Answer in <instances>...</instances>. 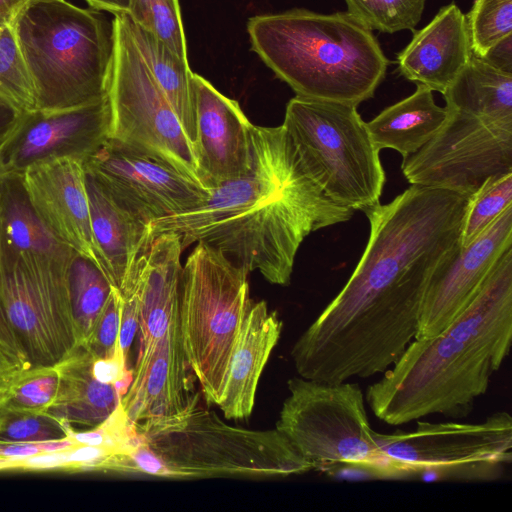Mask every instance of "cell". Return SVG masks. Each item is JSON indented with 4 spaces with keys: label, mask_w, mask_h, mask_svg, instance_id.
Segmentation results:
<instances>
[{
    "label": "cell",
    "mask_w": 512,
    "mask_h": 512,
    "mask_svg": "<svg viewBox=\"0 0 512 512\" xmlns=\"http://www.w3.org/2000/svg\"><path fill=\"white\" fill-rule=\"evenodd\" d=\"M371 435L387 460L386 474L458 469L490 479L512 461V417L506 411L478 423L417 421L413 430Z\"/></svg>",
    "instance_id": "7c38bea8"
},
{
    "label": "cell",
    "mask_w": 512,
    "mask_h": 512,
    "mask_svg": "<svg viewBox=\"0 0 512 512\" xmlns=\"http://www.w3.org/2000/svg\"><path fill=\"white\" fill-rule=\"evenodd\" d=\"M510 205L512 172L487 179L469 198L462 223L460 245H469Z\"/></svg>",
    "instance_id": "f546056e"
},
{
    "label": "cell",
    "mask_w": 512,
    "mask_h": 512,
    "mask_svg": "<svg viewBox=\"0 0 512 512\" xmlns=\"http://www.w3.org/2000/svg\"><path fill=\"white\" fill-rule=\"evenodd\" d=\"M472 56L466 15L454 3L442 7L398 54L400 73L442 94Z\"/></svg>",
    "instance_id": "ffe728a7"
},
{
    "label": "cell",
    "mask_w": 512,
    "mask_h": 512,
    "mask_svg": "<svg viewBox=\"0 0 512 512\" xmlns=\"http://www.w3.org/2000/svg\"><path fill=\"white\" fill-rule=\"evenodd\" d=\"M347 12L370 30L396 33L414 30L426 0H345Z\"/></svg>",
    "instance_id": "1f68e13d"
},
{
    "label": "cell",
    "mask_w": 512,
    "mask_h": 512,
    "mask_svg": "<svg viewBox=\"0 0 512 512\" xmlns=\"http://www.w3.org/2000/svg\"><path fill=\"white\" fill-rule=\"evenodd\" d=\"M86 190L92 234L103 270L119 291L137 258L150 245V225L117 203L88 174Z\"/></svg>",
    "instance_id": "7402d4cb"
},
{
    "label": "cell",
    "mask_w": 512,
    "mask_h": 512,
    "mask_svg": "<svg viewBox=\"0 0 512 512\" xmlns=\"http://www.w3.org/2000/svg\"><path fill=\"white\" fill-rule=\"evenodd\" d=\"M83 167L117 203L149 225L196 208L211 193L170 164L112 139Z\"/></svg>",
    "instance_id": "5bb4252c"
},
{
    "label": "cell",
    "mask_w": 512,
    "mask_h": 512,
    "mask_svg": "<svg viewBox=\"0 0 512 512\" xmlns=\"http://www.w3.org/2000/svg\"><path fill=\"white\" fill-rule=\"evenodd\" d=\"M12 27L37 109L63 110L107 95L114 36L101 11L68 0H28Z\"/></svg>",
    "instance_id": "5b68a950"
},
{
    "label": "cell",
    "mask_w": 512,
    "mask_h": 512,
    "mask_svg": "<svg viewBox=\"0 0 512 512\" xmlns=\"http://www.w3.org/2000/svg\"><path fill=\"white\" fill-rule=\"evenodd\" d=\"M130 28L151 74L167 98L194 148L196 114L192 88L193 72L188 61L181 59L165 43L149 31L137 26L131 19Z\"/></svg>",
    "instance_id": "4316f807"
},
{
    "label": "cell",
    "mask_w": 512,
    "mask_h": 512,
    "mask_svg": "<svg viewBox=\"0 0 512 512\" xmlns=\"http://www.w3.org/2000/svg\"><path fill=\"white\" fill-rule=\"evenodd\" d=\"M2 277L3 266L0 248V351L17 369L27 374L32 371L31 366L4 310L2 300Z\"/></svg>",
    "instance_id": "8d00e7d4"
},
{
    "label": "cell",
    "mask_w": 512,
    "mask_h": 512,
    "mask_svg": "<svg viewBox=\"0 0 512 512\" xmlns=\"http://www.w3.org/2000/svg\"><path fill=\"white\" fill-rule=\"evenodd\" d=\"M28 0H0V16L13 20Z\"/></svg>",
    "instance_id": "7bdbcfd3"
},
{
    "label": "cell",
    "mask_w": 512,
    "mask_h": 512,
    "mask_svg": "<svg viewBox=\"0 0 512 512\" xmlns=\"http://www.w3.org/2000/svg\"><path fill=\"white\" fill-rule=\"evenodd\" d=\"M24 375L0 351V400Z\"/></svg>",
    "instance_id": "ab89813d"
},
{
    "label": "cell",
    "mask_w": 512,
    "mask_h": 512,
    "mask_svg": "<svg viewBox=\"0 0 512 512\" xmlns=\"http://www.w3.org/2000/svg\"><path fill=\"white\" fill-rule=\"evenodd\" d=\"M482 59L495 68L512 74V35L493 46Z\"/></svg>",
    "instance_id": "f35d334b"
},
{
    "label": "cell",
    "mask_w": 512,
    "mask_h": 512,
    "mask_svg": "<svg viewBox=\"0 0 512 512\" xmlns=\"http://www.w3.org/2000/svg\"><path fill=\"white\" fill-rule=\"evenodd\" d=\"M432 92L418 84L413 94L385 108L366 123L377 150L390 148L405 158L431 140L448 115L446 107L435 103Z\"/></svg>",
    "instance_id": "d4e9b609"
},
{
    "label": "cell",
    "mask_w": 512,
    "mask_h": 512,
    "mask_svg": "<svg viewBox=\"0 0 512 512\" xmlns=\"http://www.w3.org/2000/svg\"><path fill=\"white\" fill-rule=\"evenodd\" d=\"M109 128L107 95L68 109L22 112L0 145V176L57 158L84 161L109 139Z\"/></svg>",
    "instance_id": "9a60e30c"
},
{
    "label": "cell",
    "mask_w": 512,
    "mask_h": 512,
    "mask_svg": "<svg viewBox=\"0 0 512 512\" xmlns=\"http://www.w3.org/2000/svg\"><path fill=\"white\" fill-rule=\"evenodd\" d=\"M466 19L472 53L482 58L512 35V0H475Z\"/></svg>",
    "instance_id": "d6a6232c"
},
{
    "label": "cell",
    "mask_w": 512,
    "mask_h": 512,
    "mask_svg": "<svg viewBox=\"0 0 512 512\" xmlns=\"http://www.w3.org/2000/svg\"><path fill=\"white\" fill-rule=\"evenodd\" d=\"M0 100L19 113L37 109L36 96L12 27L0 16Z\"/></svg>",
    "instance_id": "f1b7e54d"
},
{
    "label": "cell",
    "mask_w": 512,
    "mask_h": 512,
    "mask_svg": "<svg viewBox=\"0 0 512 512\" xmlns=\"http://www.w3.org/2000/svg\"><path fill=\"white\" fill-rule=\"evenodd\" d=\"M94 357L81 347L67 361L57 366L59 388L53 402L41 413L69 425L95 427L121 403L112 384L96 380L91 372Z\"/></svg>",
    "instance_id": "cb8c5ba5"
},
{
    "label": "cell",
    "mask_w": 512,
    "mask_h": 512,
    "mask_svg": "<svg viewBox=\"0 0 512 512\" xmlns=\"http://www.w3.org/2000/svg\"><path fill=\"white\" fill-rule=\"evenodd\" d=\"M139 439L158 458V477H286L313 470L276 428L250 430L225 423L199 405L136 424Z\"/></svg>",
    "instance_id": "8992f818"
},
{
    "label": "cell",
    "mask_w": 512,
    "mask_h": 512,
    "mask_svg": "<svg viewBox=\"0 0 512 512\" xmlns=\"http://www.w3.org/2000/svg\"><path fill=\"white\" fill-rule=\"evenodd\" d=\"M20 175L34 209L53 236L104 272L92 234L83 161L57 158Z\"/></svg>",
    "instance_id": "e0dca14e"
},
{
    "label": "cell",
    "mask_w": 512,
    "mask_h": 512,
    "mask_svg": "<svg viewBox=\"0 0 512 512\" xmlns=\"http://www.w3.org/2000/svg\"><path fill=\"white\" fill-rule=\"evenodd\" d=\"M69 294L82 347L113 289L105 273L90 259L75 254L68 267Z\"/></svg>",
    "instance_id": "83f0119b"
},
{
    "label": "cell",
    "mask_w": 512,
    "mask_h": 512,
    "mask_svg": "<svg viewBox=\"0 0 512 512\" xmlns=\"http://www.w3.org/2000/svg\"><path fill=\"white\" fill-rule=\"evenodd\" d=\"M121 307L122 297L113 287L90 337L83 346L94 358H107L114 354L119 336Z\"/></svg>",
    "instance_id": "d590c367"
},
{
    "label": "cell",
    "mask_w": 512,
    "mask_h": 512,
    "mask_svg": "<svg viewBox=\"0 0 512 512\" xmlns=\"http://www.w3.org/2000/svg\"><path fill=\"white\" fill-rule=\"evenodd\" d=\"M139 290L126 296H121L122 307L118 345L127 362L131 344L139 327Z\"/></svg>",
    "instance_id": "74e56055"
},
{
    "label": "cell",
    "mask_w": 512,
    "mask_h": 512,
    "mask_svg": "<svg viewBox=\"0 0 512 512\" xmlns=\"http://www.w3.org/2000/svg\"><path fill=\"white\" fill-rule=\"evenodd\" d=\"M470 196L411 185L366 212L370 235L349 280L299 336V376L327 383L388 370L415 338L436 270L460 247Z\"/></svg>",
    "instance_id": "6da1fadb"
},
{
    "label": "cell",
    "mask_w": 512,
    "mask_h": 512,
    "mask_svg": "<svg viewBox=\"0 0 512 512\" xmlns=\"http://www.w3.org/2000/svg\"><path fill=\"white\" fill-rule=\"evenodd\" d=\"M71 430L41 413L0 411V443L44 442L68 437Z\"/></svg>",
    "instance_id": "e575fe53"
},
{
    "label": "cell",
    "mask_w": 512,
    "mask_h": 512,
    "mask_svg": "<svg viewBox=\"0 0 512 512\" xmlns=\"http://www.w3.org/2000/svg\"><path fill=\"white\" fill-rule=\"evenodd\" d=\"M7 319L32 371L53 369L81 347L68 284L69 264L33 255L2 259Z\"/></svg>",
    "instance_id": "8fae6325"
},
{
    "label": "cell",
    "mask_w": 512,
    "mask_h": 512,
    "mask_svg": "<svg viewBox=\"0 0 512 512\" xmlns=\"http://www.w3.org/2000/svg\"><path fill=\"white\" fill-rule=\"evenodd\" d=\"M126 13L137 26L152 33L181 59L188 61L178 0H129Z\"/></svg>",
    "instance_id": "4dcf8cb0"
},
{
    "label": "cell",
    "mask_w": 512,
    "mask_h": 512,
    "mask_svg": "<svg viewBox=\"0 0 512 512\" xmlns=\"http://www.w3.org/2000/svg\"><path fill=\"white\" fill-rule=\"evenodd\" d=\"M0 248L2 259L33 255L63 264H70L77 254L42 222L20 174L0 176Z\"/></svg>",
    "instance_id": "603a6c76"
},
{
    "label": "cell",
    "mask_w": 512,
    "mask_h": 512,
    "mask_svg": "<svg viewBox=\"0 0 512 512\" xmlns=\"http://www.w3.org/2000/svg\"><path fill=\"white\" fill-rule=\"evenodd\" d=\"M282 125L333 201L363 212L380 203L386 176L357 106L296 96Z\"/></svg>",
    "instance_id": "ba28073f"
},
{
    "label": "cell",
    "mask_w": 512,
    "mask_h": 512,
    "mask_svg": "<svg viewBox=\"0 0 512 512\" xmlns=\"http://www.w3.org/2000/svg\"><path fill=\"white\" fill-rule=\"evenodd\" d=\"M446 108L438 132L402 160L401 170L411 185L471 196L487 179L512 172V123Z\"/></svg>",
    "instance_id": "4fadbf2b"
},
{
    "label": "cell",
    "mask_w": 512,
    "mask_h": 512,
    "mask_svg": "<svg viewBox=\"0 0 512 512\" xmlns=\"http://www.w3.org/2000/svg\"><path fill=\"white\" fill-rule=\"evenodd\" d=\"M353 213L315 182L283 125H252L248 172L213 188L196 208L154 220L149 237L174 232L183 250L204 242L247 273L286 286L305 237Z\"/></svg>",
    "instance_id": "7a4b0ae2"
},
{
    "label": "cell",
    "mask_w": 512,
    "mask_h": 512,
    "mask_svg": "<svg viewBox=\"0 0 512 512\" xmlns=\"http://www.w3.org/2000/svg\"><path fill=\"white\" fill-rule=\"evenodd\" d=\"M512 247V205L469 245L460 247L432 276L414 339L446 330L472 301L500 256Z\"/></svg>",
    "instance_id": "2e32d148"
},
{
    "label": "cell",
    "mask_w": 512,
    "mask_h": 512,
    "mask_svg": "<svg viewBox=\"0 0 512 512\" xmlns=\"http://www.w3.org/2000/svg\"><path fill=\"white\" fill-rule=\"evenodd\" d=\"M283 322L265 301L251 303L236 340L221 399L227 419L248 418L254 407L261 374L277 345Z\"/></svg>",
    "instance_id": "44dd1931"
},
{
    "label": "cell",
    "mask_w": 512,
    "mask_h": 512,
    "mask_svg": "<svg viewBox=\"0 0 512 512\" xmlns=\"http://www.w3.org/2000/svg\"><path fill=\"white\" fill-rule=\"evenodd\" d=\"M89 6L99 11H107L113 15L126 13L129 0H85Z\"/></svg>",
    "instance_id": "b9f144b4"
},
{
    "label": "cell",
    "mask_w": 512,
    "mask_h": 512,
    "mask_svg": "<svg viewBox=\"0 0 512 512\" xmlns=\"http://www.w3.org/2000/svg\"><path fill=\"white\" fill-rule=\"evenodd\" d=\"M247 31L252 50L299 97L358 106L386 75L389 61L372 30L347 11L257 15Z\"/></svg>",
    "instance_id": "277c9868"
},
{
    "label": "cell",
    "mask_w": 512,
    "mask_h": 512,
    "mask_svg": "<svg viewBox=\"0 0 512 512\" xmlns=\"http://www.w3.org/2000/svg\"><path fill=\"white\" fill-rule=\"evenodd\" d=\"M512 340V247L442 333L414 339L365 395L373 414L403 425L431 414L460 419L488 389Z\"/></svg>",
    "instance_id": "3957f363"
},
{
    "label": "cell",
    "mask_w": 512,
    "mask_h": 512,
    "mask_svg": "<svg viewBox=\"0 0 512 512\" xmlns=\"http://www.w3.org/2000/svg\"><path fill=\"white\" fill-rule=\"evenodd\" d=\"M247 275L204 242H197L182 266V343L190 370L208 404L218 405L221 399L232 352L252 303Z\"/></svg>",
    "instance_id": "52a82bcc"
},
{
    "label": "cell",
    "mask_w": 512,
    "mask_h": 512,
    "mask_svg": "<svg viewBox=\"0 0 512 512\" xmlns=\"http://www.w3.org/2000/svg\"><path fill=\"white\" fill-rule=\"evenodd\" d=\"M59 388L56 368L31 371L19 379L0 400V411L42 413Z\"/></svg>",
    "instance_id": "836d02e7"
},
{
    "label": "cell",
    "mask_w": 512,
    "mask_h": 512,
    "mask_svg": "<svg viewBox=\"0 0 512 512\" xmlns=\"http://www.w3.org/2000/svg\"><path fill=\"white\" fill-rule=\"evenodd\" d=\"M446 107L512 123V74L473 55L443 94Z\"/></svg>",
    "instance_id": "484cf974"
},
{
    "label": "cell",
    "mask_w": 512,
    "mask_h": 512,
    "mask_svg": "<svg viewBox=\"0 0 512 512\" xmlns=\"http://www.w3.org/2000/svg\"><path fill=\"white\" fill-rule=\"evenodd\" d=\"M276 429L313 469L332 473L347 465L383 473L387 460L373 440L365 396L357 383H327L296 376Z\"/></svg>",
    "instance_id": "9c48e42d"
},
{
    "label": "cell",
    "mask_w": 512,
    "mask_h": 512,
    "mask_svg": "<svg viewBox=\"0 0 512 512\" xmlns=\"http://www.w3.org/2000/svg\"><path fill=\"white\" fill-rule=\"evenodd\" d=\"M188 370L178 313L163 336L138 354L133 380L121 398L128 417L137 424L183 409L193 395Z\"/></svg>",
    "instance_id": "d6986e66"
},
{
    "label": "cell",
    "mask_w": 512,
    "mask_h": 512,
    "mask_svg": "<svg viewBox=\"0 0 512 512\" xmlns=\"http://www.w3.org/2000/svg\"><path fill=\"white\" fill-rule=\"evenodd\" d=\"M194 152L202 184L212 190L245 175L251 164V127L237 101L193 73Z\"/></svg>",
    "instance_id": "ac0fdd59"
},
{
    "label": "cell",
    "mask_w": 512,
    "mask_h": 512,
    "mask_svg": "<svg viewBox=\"0 0 512 512\" xmlns=\"http://www.w3.org/2000/svg\"><path fill=\"white\" fill-rule=\"evenodd\" d=\"M112 23L109 139L158 158L202 184L194 148L132 36L128 14H115Z\"/></svg>",
    "instance_id": "30bf717a"
},
{
    "label": "cell",
    "mask_w": 512,
    "mask_h": 512,
    "mask_svg": "<svg viewBox=\"0 0 512 512\" xmlns=\"http://www.w3.org/2000/svg\"><path fill=\"white\" fill-rule=\"evenodd\" d=\"M20 113L0 100V145L14 126Z\"/></svg>",
    "instance_id": "60d3db41"
}]
</instances>
